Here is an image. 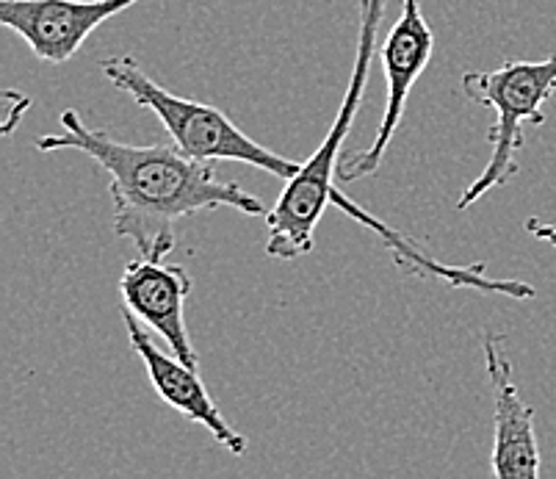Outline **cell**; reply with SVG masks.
Returning <instances> with one entry per match:
<instances>
[{
  "label": "cell",
  "mask_w": 556,
  "mask_h": 479,
  "mask_svg": "<svg viewBox=\"0 0 556 479\" xmlns=\"http://www.w3.org/2000/svg\"><path fill=\"white\" fill-rule=\"evenodd\" d=\"M123 325L128 332L130 350L139 355V361L144 363V371L150 377V386L159 393L161 400L178 411L180 416H186L189 421L200 425L202 430H208V436L214 438L219 446H225L230 455L241 457L250 449L247 436H241L236 427L225 418V413L219 411V405L214 402V396L208 393L205 382H202L200 369L189 366V363L180 361L175 352L166 355L161 346H155L153 338L144 330V322L136 319L128 307H123Z\"/></svg>",
  "instance_id": "cell-7"
},
{
  "label": "cell",
  "mask_w": 556,
  "mask_h": 479,
  "mask_svg": "<svg viewBox=\"0 0 556 479\" xmlns=\"http://www.w3.org/2000/svg\"><path fill=\"white\" fill-rule=\"evenodd\" d=\"M191 286L194 280L180 264H164L144 255L130 261L119 277V294L130 314L159 332L180 361L200 369V357L186 327V300Z\"/></svg>",
  "instance_id": "cell-9"
},
{
  "label": "cell",
  "mask_w": 556,
  "mask_h": 479,
  "mask_svg": "<svg viewBox=\"0 0 556 479\" xmlns=\"http://www.w3.org/2000/svg\"><path fill=\"white\" fill-rule=\"evenodd\" d=\"M502 332L484 336V375L493 396V474L498 479H538L540 446L534 411L513 380V363L504 352Z\"/></svg>",
  "instance_id": "cell-8"
},
{
  "label": "cell",
  "mask_w": 556,
  "mask_h": 479,
  "mask_svg": "<svg viewBox=\"0 0 556 479\" xmlns=\"http://www.w3.org/2000/svg\"><path fill=\"white\" fill-rule=\"evenodd\" d=\"M386 9L388 0H361V7H357L361 34H357L355 64H352V75H349L336 119L321 144L300 166V173L286 180V189L266 214V234H269L266 252L271 259L294 261L316 250L318 222L325 219L327 209L332 205V191L338 189L336 178L343 142H346L363 98H366L368 73H371L374 55H377V34L382 17H386Z\"/></svg>",
  "instance_id": "cell-2"
},
{
  "label": "cell",
  "mask_w": 556,
  "mask_h": 479,
  "mask_svg": "<svg viewBox=\"0 0 556 479\" xmlns=\"http://www.w3.org/2000/svg\"><path fill=\"white\" fill-rule=\"evenodd\" d=\"M62 134L37 136V150H78L109 175L114 203V234L134 241L139 255L164 261L178 244V225L202 211L232 209L244 216H266L269 209L239 184L216 178L208 161H197L175 144L136 148L111 139L80 119L75 109L62 111Z\"/></svg>",
  "instance_id": "cell-1"
},
{
  "label": "cell",
  "mask_w": 556,
  "mask_h": 479,
  "mask_svg": "<svg viewBox=\"0 0 556 479\" xmlns=\"http://www.w3.org/2000/svg\"><path fill=\"white\" fill-rule=\"evenodd\" d=\"M100 70L136 105L153 111L166 134L172 136V144L191 159L208 161V164L241 161V164L255 166V169H263V173L275 175L280 180L294 178L300 173V161L263 148L219 109L200 103V100L178 98L161 84H155L134 55H109L100 62Z\"/></svg>",
  "instance_id": "cell-3"
},
{
  "label": "cell",
  "mask_w": 556,
  "mask_h": 479,
  "mask_svg": "<svg viewBox=\"0 0 556 479\" xmlns=\"http://www.w3.org/2000/svg\"><path fill=\"white\" fill-rule=\"evenodd\" d=\"M463 92L471 103L495 111V125L488 130L493 144L488 164L468 189L459 194L457 211L471 209L484 194L518 175L515 153L526 144V125H543V105L556 92V53L540 62L507 59L495 70H473L463 75Z\"/></svg>",
  "instance_id": "cell-4"
},
{
  "label": "cell",
  "mask_w": 556,
  "mask_h": 479,
  "mask_svg": "<svg viewBox=\"0 0 556 479\" xmlns=\"http://www.w3.org/2000/svg\"><path fill=\"white\" fill-rule=\"evenodd\" d=\"M332 205L341 209L349 219H355L357 225H363L366 230H371L382 247L393 255L399 269L404 275L424 277V280H441V283L452 286V289H468V291H482V294H502L509 297V300H534L538 297V289L523 280H493V277L484 275V264H471V266H443L434 259H429L427 252L418 250L409 239H404L399 230H393L391 225L379 219V216L368 214L361 203L349 200L343 191H332Z\"/></svg>",
  "instance_id": "cell-10"
},
{
  "label": "cell",
  "mask_w": 556,
  "mask_h": 479,
  "mask_svg": "<svg viewBox=\"0 0 556 479\" xmlns=\"http://www.w3.org/2000/svg\"><path fill=\"white\" fill-rule=\"evenodd\" d=\"M526 234L532 236V239L543 241V244L554 247L556 250V222H548V219H538V216H532V219L523 222Z\"/></svg>",
  "instance_id": "cell-11"
},
{
  "label": "cell",
  "mask_w": 556,
  "mask_h": 479,
  "mask_svg": "<svg viewBox=\"0 0 556 479\" xmlns=\"http://www.w3.org/2000/svg\"><path fill=\"white\" fill-rule=\"evenodd\" d=\"M434 50V34L429 28L427 17H424L421 0H402V14L388 31L386 42L379 48V62L386 70V114H382V125H379L377 136H374L371 148L361 150L355 155H343L338 164V180L341 184H355V180L377 175V169L386 161L388 150H391L393 136H396L399 125L404 119V109L416 80L427 70L429 59Z\"/></svg>",
  "instance_id": "cell-5"
},
{
  "label": "cell",
  "mask_w": 556,
  "mask_h": 479,
  "mask_svg": "<svg viewBox=\"0 0 556 479\" xmlns=\"http://www.w3.org/2000/svg\"><path fill=\"white\" fill-rule=\"evenodd\" d=\"M139 0H0V23L20 34L39 62L64 64L105 20Z\"/></svg>",
  "instance_id": "cell-6"
},
{
  "label": "cell",
  "mask_w": 556,
  "mask_h": 479,
  "mask_svg": "<svg viewBox=\"0 0 556 479\" xmlns=\"http://www.w3.org/2000/svg\"><path fill=\"white\" fill-rule=\"evenodd\" d=\"M12 98H14V103H12V109H9V117H7V134H12L14 130V125H17V117L20 114H25V111H28V105H31V100L25 98V94H17V92H12Z\"/></svg>",
  "instance_id": "cell-12"
}]
</instances>
